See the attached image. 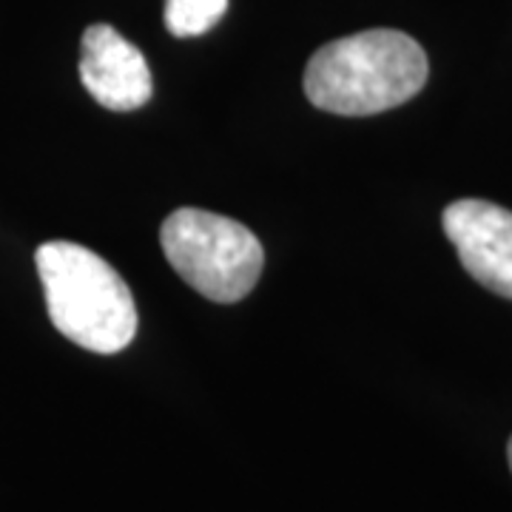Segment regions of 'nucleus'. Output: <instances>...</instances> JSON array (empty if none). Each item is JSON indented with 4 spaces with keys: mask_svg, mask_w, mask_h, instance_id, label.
I'll return each instance as SVG.
<instances>
[{
    "mask_svg": "<svg viewBox=\"0 0 512 512\" xmlns=\"http://www.w3.org/2000/svg\"><path fill=\"white\" fill-rule=\"evenodd\" d=\"M430 63L419 43L396 29H367L322 46L305 69L316 109L367 117L396 109L424 89Z\"/></svg>",
    "mask_w": 512,
    "mask_h": 512,
    "instance_id": "f257e3e1",
    "label": "nucleus"
},
{
    "mask_svg": "<svg viewBox=\"0 0 512 512\" xmlns=\"http://www.w3.org/2000/svg\"><path fill=\"white\" fill-rule=\"evenodd\" d=\"M49 319L92 353H120L137 333V305L126 279L86 245L55 239L35 254Z\"/></svg>",
    "mask_w": 512,
    "mask_h": 512,
    "instance_id": "f03ea898",
    "label": "nucleus"
},
{
    "mask_svg": "<svg viewBox=\"0 0 512 512\" xmlns=\"http://www.w3.org/2000/svg\"><path fill=\"white\" fill-rule=\"evenodd\" d=\"M160 245L168 265L211 302L231 305L254 291L265 251L251 228L202 208H177L165 217Z\"/></svg>",
    "mask_w": 512,
    "mask_h": 512,
    "instance_id": "7ed1b4c3",
    "label": "nucleus"
},
{
    "mask_svg": "<svg viewBox=\"0 0 512 512\" xmlns=\"http://www.w3.org/2000/svg\"><path fill=\"white\" fill-rule=\"evenodd\" d=\"M441 225L464 271L487 291L512 299V211L495 202L458 200L444 208Z\"/></svg>",
    "mask_w": 512,
    "mask_h": 512,
    "instance_id": "20e7f679",
    "label": "nucleus"
},
{
    "mask_svg": "<svg viewBox=\"0 0 512 512\" xmlns=\"http://www.w3.org/2000/svg\"><path fill=\"white\" fill-rule=\"evenodd\" d=\"M80 80L86 92L109 111L143 109L151 100V69L146 57L109 23H94L86 29Z\"/></svg>",
    "mask_w": 512,
    "mask_h": 512,
    "instance_id": "39448f33",
    "label": "nucleus"
},
{
    "mask_svg": "<svg viewBox=\"0 0 512 512\" xmlns=\"http://www.w3.org/2000/svg\"><path fill=\"white\" fill-rule=\"evenodd\" d=\"M228 0H165V26L174 37H197L214 29Z\"/></svg>",
    "mask_w": 512,
    "mask_h": 512,
    "instance_id": "423d86ee",
    "label": "nucleus"
},
{
    "mask_svg": "<svg viewBox=\"0 0 512 512\" xmlns=\"http://www.w3.org/2000/svg\"><path fill=\"white\" fill-rule=\"evenodd\" d=\"M507 458H510V470H512V439L510 444H507Z\"/></svg>",
    "mask_w": 512,
    "mask_h": 512,
    "instance_id": "0eeeda50",
    "label": "nucleus"
}]
</instances>
